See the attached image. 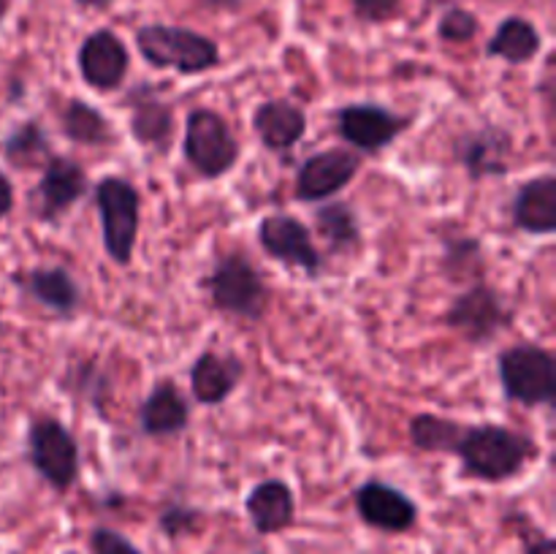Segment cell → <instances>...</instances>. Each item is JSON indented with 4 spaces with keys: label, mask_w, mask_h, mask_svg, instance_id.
<instances>
[{
    "label": "cell",
    "mask_w": 556,
    "mask_h": 554,
    "mask_svg": "<svg viewBox=\"0 0 556 554\" xmlns=\"http://www.w3.org/2000/svg\"><path fill=\"white\" fill-rule=\"evenodd\" d=\"M451 454L459 459L465 478L483 483L514 481L525 473L532 459H538L541 445L532 435L508 424H462Z\"/></svg>",
    "instance_id": "cell-1"
},
{
    "label": "cell",
    "mask_w": 556,
    "mask_h": 554,
    "mask_svg": "<svg viewBox=\"0 0 556 554\" xmlns=\"http://www.w3.org/2000/svg\"><path fill=\"white\" fill-rule=\"evenodd\" d=\"M136 49L147 65L161 71H174L182 76H199L220 65V47L215 38L182 25H150L136 27Z\"/></svg>",
    "instance_id": "cell-2"
},
{
    "label": "cell",
    "mask_w": 556,
    "mask_h": 554,
    "mask_svg": "<svg viewBox=\"0 0 556 554\" xmlns=\"http://www.w3.org/2000/svg\"><path fill=\"white\" fill-rule=\"evenodd\" d=\"M201 286H204L212 307L223 315L261 320L266 315V310H269L271 291L266 286L264 275L239 250L220 255L215 261V266L204 275Z\"/></svg>",
    "instance_id": "cell-3"
},
{
    "label": "cell",
    "mask_w": 556,
    "mask_h": 554,
    "mask_svg": "<svg viewBox=\"0 0 556 554\" xmlns=\"http://www.w3.org/2000/svg\"><path fill=\"white\" fill-rule=\"evenodd\" d=\"M497 375L508 402L525 407L556 405V358L538 342H519L497 356Z\"/></svg>",
    "instance_id": "cell-4"
},
{
    "label": "cell",
    "mask_w": 556,
    "mask_h": 554,
    "mask_svg": "<svg viewBox=\"0 0 556 554\" xmlns=\"http://www.w3.org/2000/svg\"><path fill=\"white\" fill-rule=\"evenodd\" d=\"M98 221H101V239L106 255L117 266H128L134 261L136 239L141 226V193L125 177H101L92 188Z\"/></svg>",
    "instance_id": "cell-5"
},
{
    "label": "cell",
    "mask_w": 556,
    "mask_h": 554,
    "mask_svg": "<svg viewBox=\"0 0 556 554\" xmlns=\"http://www.w3.org/2000/svg\"><path fill=\"white\" fill-rule=\"evenodd\" d=\"M182 158L199 177L220 179L237 168L242 144L220 112L199 106L185 119Z\"/></svg>",
    "instance_id": "cell-6"
},
{
    "label": "cell",
    "mask_w": 556,
    "mask_h": 554,
    "mask_svg": "<svg viewBox=\"0 0 556 554\" xmlns=\"http://www.w3.org/2000/svg\"><path fill=\"white\" fill-rule=\"evenodd\" d=\"M27 462H30V467L41 476L47 487L65 494L79 481V440L58 418H33L30 427H27Z\"/></svg>",
    "instance_id": "cell-7"
},
{
    "label": "cell",
    "mask_w": 556,
    "mask_h": 554,
    "mask_svg": "<svg viewBox=\"0 0 556 554\" xmlns=\"http://www.w3.org/2000/svg\"><path fill=\"white\" fill-rule=\"evenodd\" d=\"M514 320L516 313L505 304L503 293L483 280L462 291L443 315V324L448 329L459 331L470 345L478 348L508 331Z\"/></svg>",
    "instance_id": "cell-8"
},
{
    "label": "cell",
    "mask_w": 556,
    "mask_h": 554,
    "mask_svg": "<svg viewBox=\"0 0 556 554\" xmlns=\"http://www.w3.org/2000/svg\"><path fill=\"white\" fill-rule=\"evenodd\" d=\"M413 117L391 112L389 106L375 101H353L345 103L334 114V130L353 152L367 158H378L389 150L407 128Z\"/></svg>",
    "instance_id": "cell-9"
},
{
    "label": "cell",
    "mask_w": 556,
    "mask_h": 554,
    "mask_svg": "<svg viewBox=\"0 0 556 554\" xmlns=\"http://www.w3.org/2000/svg\"><path fill=\"white\" fill-rule=\"evenodd\" d=\"M90 193V177L87 168L71 155H58L54 152L41 168V179L27 196L30 215L38 223H58Z\"/></svg>",
    "instance_id": "cell-10"
},
{
    "label": "cell",
    "mask_w": 556,
    "mask_h": 554,
    "mask_svg": "<svg viewBox=\"0 0 556 554\" xmlns=\"http://www.w3.org/2000/svg\"><path fill=\"white\" fill-rule=\"evenodd\" d=\"M258 244L271 261L291 269H302L304 275L320 277L326 269L324 253L315 244L307 223L288 212H271L258 223Z\"/></svg>",
    "instance_id": "cell-11"
},
{
    "label": "cell",
    "mask_w": 556,
    "mask_h": 554,
    "mask_svg": "<svg viewBox=\"0 0 556 554\" xmlns=\"http://www.w3.org/2000/svg\"><path fill=\"white\" fill-rule=\"evenodd\" d=\"M362 172V155L351 147H329L304 158L296 168L293 199L302 204H320L345 190Z\"/></svg>",
    "instance_id": "cell-12"
},
{
    "label": "cell",
    "mask_w": 556,
    "mask_h": 554,
    "mask_svg": "<svg viewBox=\"0 0 556 554\" xmlns=\"http://www.w3.org/2000/svg\"><path fill=\"white\" fill-rule=\"evenodd\" d=\"M76 68L90 90L114 92L125 85V76L130 71V52L117 33L98 27L79 43Z\"/></svg>",
    "instance_id": "cell-13"
},
{
    "label": "cell",
    "mask_w": 556,
    "mask_h": 554,
    "mask_svg": "<svg viewBox=\"0 0 556 554\" xmlns=\"http://www.w3.org/2000/svg\"><path fill=\"white\" fill-rule=\"evenodd\" d=\"M454 155L472 182L489 177H505L514 158V136L503 125L486 123L481 128L465 130L454 141Z\"/></svg>",
    "instance_id": "cell-14"
},
{
    "label": "cell",
    "mask_w": 556,
    "mask_h": 554,
    "mask_svg": "<svg viewBox=\"0 0 556 554\" xmlns=\"http://www.w3.org/2000/svg\"><path fill=\"white\" fill-rule=\"evenodd\" d=\"M358 519L380 532H407L418 521V503L400 487L369 478L353 492Z\"/></svg>",
    "instance_id": "cell-15"
},
{
    "label": "cell",
    "mask_w": 556,
    "mask_h": 554,
    "mask_svg": "<svg viewBox=\"0 0 556 554\" xmlns=\"http://www.w3.org/2000/svg\"><path fill=\"white\" fill-rule=\"evenodd\" d=\"M190 402L174 378H161L141 400L136 424L144 438H177L190 427Z\"/></svg>",
    "instance_id": "cell-16"
},
{
    "label": "cell",
    "mask_w": 556,
    "mask_h": 554,
    "mask_svg": "<svg viewBox=\"0 0 556 554\" xmlns=\"http://www.w3.org/2000/svg\"><path fill=\"white\" fill-rule=\"evenodd\" d=\"M253 130L271 155H288L307 136V112L291 98H269L253 112Z\"/></svg>",
    "instance_id": "cell-17"
},
{
    "label": "cell",
    "mask_w": 556,
    "mask_h": 554,
    "mask_svg": "<svg viewBox=\"0 0 556 554\" xmlns=\"http://www.w3.org/2000/svg\"><path fill=\"white\" fill-rule=\"evenodd\" d=\"M244 378V362L237 353H217L206 348L190 364V394L199 405L217 407L239 389Z\"/></svg>",
    "instance_id": "cell-18"
},
{
    "label": "cell",
    "mask_w": 556,
    "mask_h": 554,
    "mask_svg": "<svg viewBox=\"0 0 556 554\" xmlns=\"http://www.w3.org/2000/svg\"><path fill=\"white\" fill-rule=\"evenodd\" d=\"M128 106V128L136 144L150 147L155 152H168V144L174 139V128H177L174 125L172 106L163 98H157V92L147 85H139L136 90H130Z\"/></svg>",
    "instance_id": "cell-19"
},
{
    "label": "cell",
    "mask_w": 556,
    "mask_h": 554,
    "mask_svg": "<svg viewBox=\"0 0 556 554\" xmlns=\"http://www.w3.org/2000/svg\"><path fill=\"white\" fill-rule=\"evenodd\" d=\"M510 221L519 231L546 237L556 231V177L538 174L519 185L510 201Z\"/></svg>",
    "instance_id": "cell-20"
},
{
    "label": "cell",
    "mask_w": 556,
    "mask_h": 554,
    "mask_svg": "<svg viewBox=\"0 0 556 554\" xmlns=\"http://www.w3.org/2000/svg\"><path fill=\"white\" fill-rule=\"evenodd\" d=\"M244 514L258 536H277L296 519V498L282 478L258 481L244 498Z\"/></svg>",
    "instance_id": "cell-21"
},
{
    "label": "cell",
    "mask_w": 556,
    "mask_h": 554,
    "mask_svg": "<svg viewBox=\"0 0 556 554\" xmlns=\"http://www.w3.org/2000/svg\"><path fill=\"white\" fill-rule=\"evenodd\" d=\"M20 286L41 307L54 313L58 318L71 320L81 307V288L76 277L63 266H36L20 277Z\"/></svg>",
    "instance_id": "cell-22"
},
{
    "label": "cell",
    "mask_w": 556,
    "mask_h": 554,
    "mask_svg": "<svg viewBox=\"0 0 556 554\" xmlns=\"http://www.w3.org/2000/svg\"><path fill=\"white\" fill-rule=\"evenodd\" d=\"M543 36L527 16L510 14L497 25L494 36L489 38L486 54L489 58L505 60L510 65H527L541 54Z\"/></svg>",
    "instance_id": "cell-23"
},
{
    "label": "cell",
    "mask_w": 556,
    "mask_h": 554,
    "mask_svg": "<svg viewBox=\"0 0 556 554\" xmlns=\"http://www.w3.org/2000/svg\"><path fill=\"white\" fill-rule=\"evenodd\" d=\"M60 130L71 144L79 147H109L117 141L112 119L85 98H68L60 109Z\"/></svg>",
    "instance_id": "cell-24"
},
{
    "label": "cell",
    "mask_w": 556,
    "mask_h": 554,
    "mask_svg": "<svg viewBox=\"0 0 556 554\" xmlns=\"http://www.w3.org/2000/svg\"><path fill=\"white\" fill-rule=\"evenodd\" d=\"M52 155V139H49L41 119L36 117L14 125L3 139L5 163H9L11 168H20V172H36V168H43Z\"/></svg>",
    "instance_id": "cell-25"
},
{
    "label": "cell",
    "mask_w": 556,
    "mask_h": 554,
    "mask_svg": "<svg viewBox=\"0 0 556 554\" xmlns=\"http://www.w3.org/2000/svg\"><path fill=\"white\" fill-rule=\"evenodd\" d=\"M315 231L331 253H353L362 244V221L348 201H320L313 212Z\"/></svg>",
    "instance_id": "cell-26"
},
{
    "label": "cell",
    "mask_w": 556,
    "mask_h": 554,
    "mask_svg": "<svg viewBox=\"0 0 556 554\" xmlns=\"http://www.w3.org/2000/svg\"><path fill=\"white\" fill-rule=\"evenodd\" d=\"M459 427L462 424L454 418L438 416V413H418L410 418L407 435L421 454H451Z\"/></svg>",
    "instance_id": "cell-27"
},
{
    "label": "cell",
    "mask_w": 556,
    "mask_h": 554,
    "mask_svg": "<svg viewBox=\"0 0 556 554\" xmlns=\"http://www.w3.org/2000/svg\"><path fill=\"white\" fill-rule=\"evenodd\" d=\"M443 269L451 280H481L483 248L476 237H443Z\"/></svg>",
    "instance_id": "cell-28"
},
{
    "label": "cell",
    "mask_w": 556,
    "mask_h": 554,
    "mask_svg": "<svg viewBox=\"0 0 556 554\" xmlns=\"http://www.w3.org/2000/svg\"><path fill=\"white\" fill-rule=\"evenodd\" d=\"M65 389H74L76 394L85 396V400L92 402L98 413L106 418V405H109V394H112V380L103 369H98L96 364H76L71 367V378L65 380Z\"/></svg>",
    "instance_id": "cell-29"
},
{
    "label": "cell",
    "mask_w": 556,
    "mask_h": 554,
    "mask_svg": "<svg viewBox=\"0 0 556 554\" xmlns=\"http://www.w3.org/2000/svg\"><path fill=\"white\" fill-rule=\"evenodd\" d=\"M481 33V20L470 9L448 5L438 20V38L445 43H470Z\"/></svg>",
    "instance_id": "cell-30"
},
{
    "label": "cell",
    "mask_w": 556,
    "mask_h": 554,
    "mask_svg": "<svg viewBox=\"0 0 556 554\" xmlns=\"http://www.w3.org/2000/svg\"><path fill=\"white\" fill-rule=\"evenodd\" d=\"M201 519H204V514H201L199 508H193V505L172 503L161 511V516H157V527H161V532L166 538L179 541V538L185 536H193L201 527Z\"/></svg>",
    "instance_id": "cell-31"
},
{
    "label": "cell",
    "mask_w": 556,
    "mask_h": 554,
    "mask_svg": "<svg viewBox=\"0 0 556 554\" xmlns=\"http://www.w3.org/2000/svg\"><path fill=\"white\" fill-rule=\"evenodd\" d=\"M353 16L364 25H383L400 16L402 0H351Z\"/></svg>",
    "instance_id": "cell-32"
},
{
    "label": "cell",
    "mask_w": 556,
    "mask_h": 554,
    "mask_svg": "<svg viewBox=\"0 0 556 554\" xmlns=\"http://www.w3.org/2000/svg\"><path fill=\"white\" fill-rule=\"evenodd\" d=\"M90 549L92 554H144L130 538L112 530V527H92Z\"/></svg>",
    "instance_id": "cell-33"
},
{
    "label": "cell",
    "mask_w": 556,
    "mask_h": 554,
    "mask_svg": "<svg viewBox=\"0 0 556 554\" xmlns=\"http://www.w3.org/2000/svg\"><path fill=\"white\" fill-rule=\"evenodd\" d=\"M521 519V546H525V554H556V541L552 536H546L543 530H538V525L532 527L525 516L519 514Z\"/></svg>",
    "instance_id": "cell-34"
},
{
    "label": "cell",
    "mask_w": 556,
    "mask_h": 554,
    "mask_svg": "<svg viewBox=\"0 0 556 554\" xmlns=\"http://www.w3.org/2000/svg\"><path fill=\"white\" fill-rule=\"evenodd\" d=\"M11 210H14V185L0 172V221H5L11 215Z\"/></svg>",
    "instance_id": "cell-35"
},
{
    "label": "cell",
    "mask_w": 556,
    "mask_h": 554,
    "mask_svg": "<svg viewBox=\"0 0 556 554\" xmlns=\"http://www.w3.org/2000/svg\"><path fill=\"white\" fill-rule=\"evenodd\" d=\"M193 3H199L206 11H217V14H233V11L242 9L244 0H193Z\"/></svg>",
    "instance_id": "cell-36"
},
{
    "label": "cell",
    "mask_w": 556,
    "mask_h": 554,
    "mask_svg": "<svg viewBox=\"0 0 556 554\" xmlns=\"http://www.w3.org/2000/svg\"><path fill=\"white\" fill-rule=\"evenodd\" d=\"M76 9H85V11H106L112 9L114 0H74Z\"/></svg>",
    "instance_id": "cell-37"
},
{
    "label": "cell",
    "mask_w": 556,
    "mask_h": 554,
    "mask_svg": "<svg viewBox=\"0 0 556 554\" xmlns=\"http://www.w3.org/2000/svg\"><path fill=\"white\" fill-rule=\"evenodd\" d=\"M9 9H11V0H0V25H3V20L9 16Z\"/></svg>",
    "instance_id": "cell-38"
},
{
    "label": "cell",
    "mask_w": 556,
    "mask_h": 554,
    "mask_svg": "<svg viewBox=\"0 0 556 554\" xmlns=\"http://www.w3.org/2000/svg\"><path fill=\"white\" fill-rule=\"evenodd\" d=\"M429 5H440V3H451V0H427Z\"/></svg>",
    "instance_id": "cell-39"
},
{
    "label": "cell",
    "mask_w": 556,
    "mask_h": 554,
    "mask_svg": "<svg viewBox=\"0 0 556 554\" xmlns=\"http://www.w3.org/2000/svg\"><path fill=\"white\" fill-rule=\"evenodd\" d=\"M65 554H76V552H65Z\"/></svg>",
    "instance_id": "cell-40"
}]
</instances>
